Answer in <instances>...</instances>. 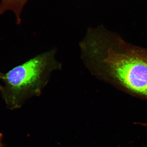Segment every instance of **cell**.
<instances>
[{"mask_svg": "<svg viewBox=\"0 0 147 147\" xmlns=\"http://www.w3.org/2000/svg\"><path fill=\"white\" fill-rule=\"evenodd\" d=\"M79 44L82 59L93 75L147 98V61L134 48L121 50L102 26L89 29Z\"/></svg>", "mask_w": 147, "mask_h": 147, "instance_id": "obj_1", "label": "cell"}, {"mask_svg": "<svg viewBox=\"0 0 147 147\" xmlns=\"http://www.w3.org/2000/svg\"><path fill=\"white\" fill-rule=\"evenodd\" d=\"M56 49L37 55L4 73L0 95L10 109L20 108L29 98L42 93L53 72L62 68Z\"/></svg>", "mask_w": 147, "mask_h": 147, "instance_id": "obj_2", "label": "cell"}, {"mask_svg": "<svg viewBox=\"0 0 147 147\" xmlns=\"http://www.w3.org/2000/svg\"><path fill=\"white\" fill-rule=\"evenodd\" d=\"M28 0H1L0 3V14L7 11H12L15 14L16 23L21 22V14L24 5Z\"/></svg>", "mask_w": 147, "mask_h": 147, "instance_id": "obj_3", "label": "cell"}, {"mask_svg": "<svg viewBox=\"0 0 147 147\" xmlns=\"http://www.w3.org/2000/svg\"><path fill=\"white\" fill-rule=\"evenodd\" d=\"M134 50L141 57L147 61V50L134 48Z\"/></svg>", "mask_w": 147, "mask_h": 147, "instance_id": "obj_4", "label": "cell"}, {"mask_svg": "<svg viewBox=\"0 0 147 147\" xmlns=\"http://www.w3.org/2000/svg\"><path fill=\"white\" fill-rule=\"evenodd\" d=\"M2 135L0 134V147H3L2 144Z\"/></svg>", "mask_w": 147, "mask_h": 147, "instance_id": "obj_5", "label": "cell"}, {"mask_svg": "<svg viewBox=\"0 0 147 147\" xmlns=\"http://www.w3.org/2000/svg\"><path fill=\"white\" fill-rule=\"evenodd\" d=\"M140 125L147 128V123H140Z\"/></svg>", "mask_w": 147, "mask_h": 147, "instance_id": "obj_6", "label": "cell"}, {"mask_svg": "<svg viewBox=\"0 0 147 147\" xmlns=\"http://www.w3.org/2000/svg\"><path fill=\"white\" fill-rule=\"evenodd\" d=\"M4 73H2L0 71V80L2 78L3 75Z\"/></svg>", "mask_w": 147, "mask_h": 147, "instance_id": "obj_7", "label": "cell"}]
</instances>
